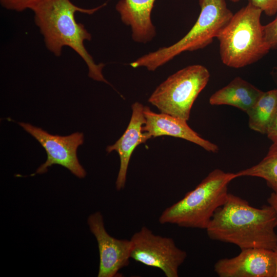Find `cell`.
<instances>
[{
    "mask_svg": "<svg viewBox=\"0 0 277 277\" xmlns=\"http://www.w3.org/2000/svg\"><path fill=\"white\" fill-rule=\"evenodd\" d=\"M277 216L270 205L260 208L245 200L228 194L224 204L215 212L205 229L213 240L231 243L241 250L277 247Z\"/></svg>",
    "mask_w": 277,
    "mask_h": 277,
    "instance_id": "6da1fadb",
    "label": "cell"
},
{
    "mask_svg": "<svg viewBox=\"0 0 277 277\" xmlns=\"http://www.w3.org/2000/svg\"><path fill=\"white\" fill-rule=\"evenodd\" d=\"M106 5L87 9L74 5L70 0H47L32 11L34 23L50 52L60 56L64 47H70L85 62L89 77L109 84L102 73L105 64H96L84 45L86 41L91 39V34L75 17L76 12L92 14Z\"/></svg>",
    "mask_w": 277,
    "mask_h": 277,
    "instance_id": "7a4b0ae2",
    "label": "cell"
},
{
    "mask_svg": "<svg viewBox=\"0 0 277 277\" xmlns=\"http://www.w3.org/2000/svg\"><path fill=\"white\" fill-rule=\"evenodd\" d=\"M236 173L215 169L180 201L165 209L159 219L162 224L206 229L215 211L226 202L228 186Z\"/></svg>",
    "mask_w": 277,
    "mask_h": 277,
    "instance_id": "3957f363",
    "label": "cell"
},
{
    "mask_svg": "<svg viewBox=\"0 0 277 277\" xmlns=\"http://www.w3.org/2000/svg\"><path fill=\"white\" fill-rule=\"evenodd\" d=\"M262 13L248 3L233 14L216 38L224 65L243 68L256 63L270 50L264 37Z\"/></svg>",
    "mask_w": 277,
    "mask_h": 277,
    "instance_id": "277c9868",
    "label": "cell"
},
{
    "mask_svg": "<svg viewBox=\"0 0 277 277\" xmlns=\"http://www.w3.org/2000/svg\"><path fill=\"white\" fill-rule=\"evenodd\" d=\"M201 11L191 29L172 45L144 55L130 63L133 68L145 67L154 71L185 51H193L210 45L233 15L225 0H199Z\"/></svg>",
    "mask_w": 277,
    "mask_h": 277,
    "instance_id": "5b68a950",
    "label": "cell"
},
{
    "mask_svg": "<svg viewBox=\"0 0 277 277\" xmlns=\"http://www.w3.org/2000/svg\"><path fill=\"white\" fill-rule=\"evenodd\" d=\"M204 66L192 65L169 76L153 91L148 102L164 113L188 121L195 100L209 82Z\"/></svg>",
    "mask_w": 277,
    "mask_h": 277,
    "instance_id": "8992f818",
    "label": "cell"
},
{
    "mask_svg": "<svg viewBox=\"0 0 277 277\" xmlns=\"http://www.w3.org/2000/svg\"><path fill=\"white\" fill-rule=\"evenodd\" d=\"M130 240L131 259L161 269L167 277L179 276V268L185 261L187 253L178 248L172 238L156 235L143 226Z\"/></svg>",
    "mask_w": 277,
    "mask_h": 277,
    "instance_id": "52a82bcc",
    "label": "cell"
},
{
    "mask_svg": "<svg viewBox=\"0 0 277 277\" xmlns=\"http://www.w3.org/2000/svg\"><path fill=\"white\" fill-rule=\"evenodd\" d=\"M18 124L40 143L47 154L46 161L32 175L44 173L49 167L59 165L68 169L79 178L86 176V172L77 156V148L84 143L83 133L76 132L67 136L53 135L29 123L20 122Z\"/></svg>",
    "mask_w": 277,
    "mask_h": 277,
    "instance_id": "ba28073f",
    "label": "cell"
},
{
    "mask_svg": "<svg viewBox=\"0 0 277 277\" xmlns=\"http://www.w3.org/2000/svg\"><path fill=\"white\" fill-rule=\"evenodd\" d=\"M88 224L98 244L100 266L97 276H119V271L129 264L130 240L117 239L110 235L105 229L100 212L91 214L88 219Z\"/></svg>",
    "mask_w": 277,
    "mask_h": 277,
    "instance_id": "9c48e42d",
    "label": "cell"
},
{
    "mask_svg": "<svg viewBox=\"0 0 277 277\" xmlns=\"http://www.w3.org/2000/svg\"><path fill=\"white\" fill-rule=\"evenodd\" d=\"M214 271L220 277H274V252L264 248L243 249L234 257L218 260Z\"/></svg>",
    "mask_w": 277,
    "mask_h": 277,
    "instance_id": "30bf717a",
    "label": "cell"
},
{
    "mask_svg": "<svg viewBox=\"0 0 277 277\" xmlns=\"http://www.w3.org/2000/svg\"><path fill=\"white\" fill-rule=\"evenodd\" d=\"M143 112L145 122L143 131L149 138L171 136L193 143L209 152L218 151L216 145L201 137L189 126L186 120L164 113H155L147 106L144 107Z\"/></svg>",
    "mask_w": 277,
    "mask_h": 277,
    "instance_id": "8fae6325",
    "label": "cell"
},
{
    "mask_svg": "<svg viewBox=\"0 0 277 277\" xmlns=\"http://www.w3.org/2000/svg\"><path fill=\"white\" fill-rule=\"evenodd\" d=\"M143 105L135 102L132 105V115L126 130L116 142L106 148L108 153L117 152L120 159V166L115 185L117 190L125 187L129 161L135 148L150 139L143 131L145 122Z\"/></svg>",
    "mask_w": 277,
    "mask_h": 277,
    "instance_id": "7c38bea8",
    "label": "cell"
},
{
    "mask_svg": "<svg viewBox=\"0 0 277 277\" xmlns=\"http://www.w3.org/2000/svg\"><path fill=\"white\" fill-rule=\"evenodd\" d=\"M156 0H120L115 6L123 23L131 27L132 39L147 43L156 34L151 12Z\"/></svg>",
    "mask_w": 277,
    "mask_h": 277,
    "instance_id": "4fadbf2b",
    "label": "cell"
},
{
    "mask_svg": "<svg viewBox=\"0 0 277 277\" xmlns=\"http://www.w3.org/2000/svg\"><path fill=\"white\" fill-rule=\"evenodd\" d=\"M263 91L240 76L214 92L209 98L212 105H226L247 113Z\"/></svg>",
    "mask_w": 277,
    "mask_h": 277,
    "instance_id": "5bb4252c",
    "label": "cell"
},
{
    "mask_svg": "<svg viewBox=\"0 0 277 277\" xmlns=\"http://www.w3.org/2000/svg\"><path fill=\"white\" fill-rule=\"evenodd\" d=\"M277 112V88L263 92L252 108L247 113L249 127L266 134Z\"/></svg>",
    "mask_w": 277,
    "mask_h": 277,
    "instance_id": "9a60e30c",
    "label": "cell"
},
{
    "mask_svg": "<svg viewBox=\"0 0 277 277\" xmlns=\"http://www.w3.org/2000/svg\"><path fill=\"white\" fill-rule=\"evenodd\" d=\"M240 176H253L264 179L277 194V143H272L265 157L257 164L236 173Z\"/></svg>",
    "mask_w": 277,
    "mask_h": 277,
    "instance_id": "2e32d148",
    "label": "cell"
},
{
    "mask_svg": "<svg viewBox=\"0 0 277 277\" xmlns=\"http://www.w3.org/2000/svg\"><path fill=\"white\" fill-rule=\"evenodd\" d=\"M47 0H0L2 6L9 10L22 12L27 9L33 11Z\"/></svg>",
    "mask_w": 277,
    "mask_h": 277,
    "instance_id": "e0dca14e",
    "label": "cell"
},
{
    "mask_svg": "<svg viewBox=\"0 0 277 277\" xmlns=\"http://www.w3.org/2000/svg\"><path fill=\"white\" fill-rule=\"evenodd\" d=\"M264 39L270 50L277 49V17L263 26Z\"/></svg>",
    "mask_w": 277,
    "mask_h": 277,
    "instance_id": "ac0fdd59",
    "label": "cell"
},
{
    "mask_svg": "<svg viewBox=\"0 0 277 277\" xmlns=\"http://www.w3.org/2000/svg\"><path fill=\"white\" fill-rule=\"evenodd\" d=\"M248 3L269 16L277 13V0H248Z\"/></svg>",
    "mask_w": 277,
    "mask_h": 277,
    "instance_id": "d6986e66",
    "label": "cell"
},
{
    "mask_svg": "<svg viewBox=\"0 0 277 277\" xmlns=\"http://www.w3.org/2000/svg\"><path fill=\"white\" fill-rule=\"evenodd\" d=\"M271 75L277 84V67L273 68ZM266 134L273 143H277V112Z\"/></svg>",
    "mask_w": 277,
    "mask_h": 277,
    "instance_id": "ffe728a7",
    "label": "cell"
},
{
    "mask_svg": "<svg viewBox=\"0 0 277 277\" xmlns=\"http://www.w3.org/2000/svg\"><path fill=\"white\" fill-rule=\"evenodd\" d=\"M267 202L273 208L277 216V194L273 192L267 199Z\"/></svg>",
    "mask_w": 277,
    "mask_h": 277,
    "instance_id": "44dd1931",
    "label": "cell"
},
{
    "mask_svg": "<svg viewBox=\"0 0 277 277\" xmlns=\"http://www.w3.org/2000/svg\"><path fill=\"white\" fill-rule=\"evenodd\" d=\"M275 259V273L274 277H277V247L273 250Z\"/></svg>",
    "mask_w": 277,
    "mask_h": 277,
    "instance_id": "7402d4cb",
    "label": "cell"
},
{
    "mask_svg": "<svg viewBox=\"0 0 277 277\" xmlns=\"http://www.w3.org/2000/svg\"><path fill=\"white\" fill-rule=\"evenodd\" d=\"M229 1H230L231 2L233 3H238V2H239L241 0H229Z\"/></svg>",
    "mask_w": 277,
    "mask_h": 277,
    "instance_id": "603a6c76",
    "label": "cell"
}]
</instances>
